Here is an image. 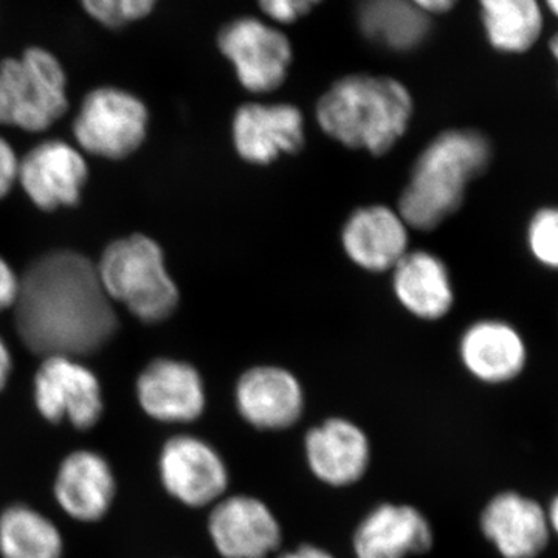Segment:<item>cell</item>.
<instances>
[{
    "label": "cell",
    "instance_id": "836d02e7",
    "mask_svg": "<svg viewBox=\"0 0 558 558\" xmlns=\"http://www.w3.org/2000/svg\"><path fill=\"white\" fill-rule=\"evenodd\" d=\"M550 51H553L554 57L558 62V33L554 36L553 40H550Z\"/></svg>",
    "mask_w": 558,
    "mask_h": 558
},
{
    "label": "cell",
    "instance_id": "52a82bcc",
    "mask_svg": "<svg viewBox=\"0 0 558 558\" xmlns=\"http://www.w3.org/2000/svg\"><path fill=\"white\" fill-rule=\"evenodd\" d=\"M149 110L134 92L98 86L87 92L73 120L80 148L108 160L130 157L148 134Z\"/></svg>",
    "mask_w": 558,
    "mask_h": 558
},
{
    "label": "cell",
    "instance_id": "5bb4252c",
    "mask_svg": "<svg viewBox=\"0 0 558 558\" xmlns=\"http://www.w3.org/2000/svg\"><path fill=\"white\" fill-rule=\"evenodd\" d=\"M135 389L142 410L163 424H190L207 407L199 371L180 360H154L140 373Z\"/></svg>",
    "mask_w": 558,
    "mask_h": 558
},
{
    "label": "cell",
    "instance_id": "f1b7e54d",
    "mask_svg": "<svg viewBox=\"0 0 558 558\" xmlns=\"http://www.w3.org/2000/svg\"><path fill=\"white\" fill-rule=\"evenodd\" d=\"M21 278L14 274L9 263L0 258V312L14 307L20 295Z\"/></svg>",
    "mask_w": 558,
    "mask_h": 558
},
{
    "label": "cell",
    "instance_id": "6da1fadb",
    "mask_svg": "<svg viewBox=\"0 0 558 558\" xmlns=\"http://www.w3.org/2000/svg\"><path fill=\"white\" fill-rule=\"evenodd\" d=\"M14 322L25 347L43 357H84L119 329L97 264L72 250L40 256L21 278Z\"/></svg>",
    "mask_w": 558,
    "mask_h": 558
},
{
    "label": "cell",
    "instance_id": "83f0119b",
    "mask_svg": "<svg viewBox=\"0 0 558 558\" xmlns=\"http://www.w3.org/2000/svg\"><path fill=\"white\" fill-rule=\"evenodd\" d=\"M20 159L7 140L0 137V199L7 196L17 182Z\"/></svg>",
    "mask_w": 558,
    "mask_h": 558
},
{
    "label": "cell",
    "instance_id": "e0dca14e",
    "mask_svg": "<svg viewBox=\"0 0 558 558\" xmlns=\"http://www.w3.org/2000/svg\"><path fill=\"white\" fill-rule=\"evenodd\" d=\"M427 517L410 505L384 502L360 521L352 538L355 558H409L432 549Z\"/></svg>",
    "mask_w": 558,
    "mask_h": 558
},
{
    "label": "cell",
    "instance_id": "7c38bea8",
    "mask_svg": "<svg viewBox=\"0 0 558 558\" xmlns=\"http://www.w3.org/2000/svg\"><path fill=\"white\" fill-rule=\"evenodd\" d=\"M480 527L501 558H538L553 538L545 506L515 490L488 499L481 510Z\"/></svg>",
    "mask_w": 558,
    "mask_h": 558
},
{
    "label": "cell",
    "instance_id": "277c9868",
    "mask_svg": "<svg viewBox=\"0 0 558 558\" xmlns=\"http://www.w3.org/2000/svg\"><path fill=\"white\" fill-rule=\"evenodd\" d=\"M110 301L123 304L143 323H160L174 314L180 295L165 263L163 250L145 234L113 241L97 264Z\"/></svg>",
    "mask_w": 558,
    "mask_h": 558
},
{
    "label": "cell",
    "instance_id": "44dd1931",
    "mask_svg": "<svg viewBox=\"0 0 558 558\" xmlns=\"http://www.w3.org/2000/svg\"><path fill=\"white\" fill-rule=\"evenodd\" d=\"M392 289L399 303L422 319H439L449 314L454 293L449 269L428 252H409L392 269Z\"/></svg>",
    "mask_w": 558,
    "mask_h": 558
},
{
    "label": "cell",
    "instance_id": "5b68a950",
    "mask_svg": "<svg viewBox=\"0 0 558 558\" xmlns=\"http://www.w3.org/2000/svg\"><path fill=\"white\" fill-rule=\"evenodd\" d=\"M69 106L68 70L49 47L32 44L0 60V124L44 132Z\"/></svg>",
    "mask_w": 558,
    "mask_h": 558
},
{
    "label": "cell",
    "instance_id": "7a4b0ae2",
    "mask_svg": "<svg viewBox=\"0 0 558 558\" xmlns=\"http://www.w3.org/2000/svg\"><path fill=\"white\" fill-rule=\"evenodd\" d=\"M413 110V97L402 81L349 73L322 95L315 116L322 131L347 148L384 156L409 130Z\"/></svg>",
    "mask_w": 558,
    "mask_h": 558
},
{
    "label": "cell",
    "instance_id": "9c48e42d",
    "mask_svg": "<svg viewBox=\"0 0 558 558\" xmlns=\"http://www.w3.org/2000/svg\"><path fill=\"white\" fill-rule=\"evenodd\" d=\"M160 481L165 490L189 508L216 505L229 488V469L218 450L197 436L179 435L161 447Z\"/></svg>",
    "mask_w": 558,
    "mask_h": 558
},
{
    "label": "cell",
    "instance_id": "cb8c5ba5",
    "mask_svg": "<svg viewBox=\"0 0 558 558\" xmlns=\"http://www.w3.org/2000/svg\"><path fill=\"white\" fill-rule=\"evenodd\" d=\"M64 539L53 521L28 506H11L0 515L2 558H62Z\"/></svg>",
    "mask_w": 558,
    "mask_h": 558
},
{
    "label": "cell",
    "instance_id": "ba28073f",
    "mask_svg": "<svg viewBox=\"0 0 558 558\" xmlns=\"http://www.w3.org/2000/svg\"><path fill=\"white\" fill-rule=\"evenodd\" d=\"M33 398L46 421H65L78 429L97 425L105 411L101 384L94 371L65 355L44 357L33 380Z\"/></svg>",
    "mask_w": 558,
    "mask_h": 558
},
{
    "label": "cell",
    "instance_id": "7402d4cb",
    "mask_svg": "<svg viewBox=\"0 0 558 558\" xmlns=\"http://www.w3.org/2000/svg\"><path fill=\"white\" fill-rule=\"evenodd\" d=\"M354 16L363 38L392 53L421 49L433 31V20L410 0H357Z\"/></svg>",
    "mask_w": 558,
    "mask_h": 558
},
{
    "label": "cell",
    "instance_id": "e575fe53",
    "mask_svg": "<svg viewBox=\"0 0 558 558\" xmlns=\"http://www.w3.org/2000/svg\"><path fill=\"white\" fill-rule=\"evenodd\" d=\"M548 2L550 11L558 16V0H546Z\"/></svg>",
    "mask_w": 558,
    "mask_h": 558
},
{
    "label": "cell",
    "instance_id": "f546056e",
    "mask_svg": "<svg viewBox=\"0 0 558 558\" xmlns=\"http://www.w3.org/2000/svg\"><path fill=\"white\" fill-rule=\"evenodd\" d=\"M422 13L427 14L429 20L444 16L450 13L458 5L459 0H410Z\"/></svg>",
    "mask_w": 558,
    "mask_h": 558
},
{
    "label": "cell",
    "instance_id": "30bf717a",
    "mask_svg": "<svg viewBox=\"0 0 558 558\" xmlns=\"http://www.w3.org/2000/svg\"><path fill=\"white\" fill-rule=\"evenodd\" d=\"M208 534L222 558H267L282 542L277 517L252 495H231L213 505Z\"/></svg>",
    "mask_w": 558,
    "mask_h": 558
},
{
    "label": "cell",
    "instance_id": "d4e9b609",
    "mask_svg": "<svg viewBox=\"0 0 558 558\" xmlns=\"http://www.w3.org/2000/svg\"><path fill=\"white\" fill-rule=\"evenodd\" d=\"M161 0H76V7L95 27L119 33L149 21Z\"/></svg>",
    "mask_w": 558,
    "mask_h": 558
},
{
    "label": "cell",
    "instance_id": "2e32d148",
    "mask_svg": "<svg viewBox=\"0 0 558 558\" xmlns=\"http://www.w3.org/2000/svg\"><path fill=\"white\" fill-rule=\"evenodd\" d=\"M304 454L315 478L330 487H348L365 476L371 444L357 424L332 417L307 432Z\"/></svg>",
    "mask_w": 558,
    "mask_h": 558
},
{
    "label": "cell",
    "instance_id": "484cf974",
    "mask_svg": "<svg viewBox=\"0 0 558 558\" xmlns=\"http://www.w3.org/2000/svg\"><path fill=\"white\" fill-rule=\"evenodd\" d=\"M526 244L532 258L549 270H558V207L537 209L527 222Z\"/></svg>",
    "mask_w": 558,
    "mask_h": 558
},
{
    "label": "cell",
    "instance_id": "8fae6325",
    "mask_svg": "<svg viewBox=\"0 0 558 558\" xmlns=\"http://www.w3.org/2000/svg\"><path fill=\"white\" fill-rule=\"evenodd\" d=\"M87 179L89 167L83 154L62 140H46L20 160L17 182L44 211L78 204Z\"/></svg>",
    "mask_w": 558,
    "mask_h": 558
},
{
    "label": "cell",
    "instance_id": "9a60e30c",
    "mask_svg": "<svg viewBox=\"0 0 558 558\" xmlns=\"http://www.w3.org/2000/svg\"><path fill=\"white\" fill-rule=\"evenodd\" d=\"M238 413L248 425L263 432H279L303 416L304 391L290 371L279 366H256L245 371L234 389Z\"/></svg>",
    "mask_w": 558,
    "mask_h": 558
},
{
    "label": "cell",
    "instance_id": "8992f818",
    "mask_svg": "<svg viewBox=\"0 0 558 558\" xmlns=\"http://www.w3.org/2000/svg\"><path fill=\"white\" fill-rule=\"evenodd\" d=\"M216 47L242 89L253 95L278 90L293 64V44L284 28L259 14H241L220 25Z\"/></svg>",
    "mask_w": 558,
    "mask_h": 558
},
{
    "label": "cell",
    "instance_id": "ffe728a7",
    "mask_svg": "<svg viewBox=\"0 0 558 558\" xmlns=\"http://www.w3.org/2000/svg\"><path fill=\"white\" fill-rule=\"evenodd\" d=\"M116 490L112 468L92 450H76L62 459L53 486L58 506L81 523L100 521L109 512Z\"/></svg>",
    "mask_w": 558,
    "mask_h": 558
},
{
    "label": "cell",
    "instance_id": "1f68e13d",
    "mask_svg": "<svg viewBox=\"0 0 558 558\" xmlns=\"http://www.w3.org/2000/svg\"><path fill=\"white\" fill-rule=\"evenodd\" d=\"M11 369H13V359H11L10 349L5 341L0 339V392L9 384Z\"/></svg>",
    "mask_w": 558,
    "mask_h": 558
},
{
    "label": "cell",
    "instance_id": "4316f807",
    "mask_svg": "<svg viewBox=\"0 0 558 558\" xmlns=\"http://www.w3.org/2000/svg\"><path fill=\"white\" fill-rule=\"evenodd\" d=\"M325 0H256L259 16L286 28L311 16Z\"/></svg>",
    "mask_w": 558,
    "mask_h": 558
},
{
    "label": "cell",
    "instance_id": "4dcf8cb0",
    "mask_svg": "<svg viewBox=\"0 0 558 558\" xmlns=\"http://www.w3.org/2000/svg\"><path fill=\"white\" fill-rule=\"evenodd\" d=\"M278 558H336L328 550L315 545H301L299 548L288 550Z\"/></svg>",
    "mask_w": 558,
    "mask_h": 558
},
{
    "label": "cell",
    "instance_id": "d6986e66",
    "mask_svg": "<svg viewBox=\"0 0 558 558\" xmlns=\"http://www.w3.org/2000/svg\"><path fill=\"white\" fill-rule=\"evenodd\" d=\"M341 244L348 258L362 269L392 270L409 253V226L384 205L359 208L344 223Z\"/></svg>",
    "mask_w": 558,
    "mask_h": 558
},
{
    "label": "cell",
    "instance_id": "3957f363",
    "mask_svg": "<svg viewBox=\"0 0 558 558\" xmlns=\"http://www.w3.org/2000/svg\"><path fill=\"white\" fill-rule=\"evenodd\" d=\"M490 140L475 130H450L425 146L400 194L399 215L407 226L433 230L461 208L465 190L492 161Z\"/></svg>",
    "mask_w": 558,
    "mask_h": 558
},
{
    "label": "cell",
    "instance_id": "603a6c76",
    "mask_svg": "<svg viewBox=\"0 0 558 558\" xmlns=\"http://www.w3.org/2000/svg\"><path fill=\"white\" fill-rule=\"evenodd\" d=\"M488 44L502 53H524L537 43L543 27L537 0H478Z\"/></svg>",
    "mask_w": 558,
    "mask_h": 558
},
{
    "label": "cell",
    "instance_id": "4fadbf2b",
    "mask_svg": "<svg viewBox=\"0 0 558 558\" xmlns=\"http://www.w3.org/2000/svg\"><path fill=\"white\" fill-rule=\"evenodd\" d=\"M231 135L242 160L269 165L303 148V112L289 102H245L234 112Z\"/></svg>",
    "mask_w": 558,
    "mask_h": 558
},
{
    "label": "cell",
    "instance_id": "ac0fdd59",
    "mask_svg": "<svg viewBox=\"0 0 558 558\" xmlns=\"http://www.w3.org/2000/svg\"><path fill=\"white\" fill-rule=\"evenodd\" d=\"M459 357L470 376L487 385L519 379L527 365V344L515 326L502 319H480L459 341Z\"/></svg>",
    "mask_w": 558,
    "mask_h": 558
},
{
    "label": "cell",
    "instance_id": "d6a6232c",
    "mask_svg": "<svg viewBox=\"0 0 558 558\" xmlns=\"http://www.w3.org/2000/svg\"><path fill=\"white\" fill-rule=\"evenodd\" d=\"M546 512H548L550 531H553V535L558 537V494L550 499Z\"/></svg>",
    "mask_w": 558,
    "mask_h": 558
}]
</instances>
